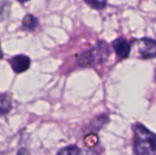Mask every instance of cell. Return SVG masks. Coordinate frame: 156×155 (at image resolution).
I'll return each mask as SVG.
<instances>
[{
	"label": "cell",
	"instance_id": "1",
	"mask_svg": "<svg viewBox=\"0 0 156 155\" xmlns=\"http://www.w3.org/2000/svg\"><path fill=\"white\" fill-rule=\"evenodd\" d=\"M133 151L135 155H156V134L142 124H135Z\"/></svg>",
	"mask_w": 156,
	"mask_h": 155
},
{
	"label": "cell",
	"instance_id": "2",
	"mask_svg": "<svg viewBox=\"0 0 156 155\" xmlns=\"http://www.w3.org/2000/svg\"><path fill=\"white\" fill-rule=\"evenodd\" d=\"M110 54L107 44L99 42L92 48L82 53L79 58V65L82 68H90L104 62Z\"/></svg>",
	"mask_w": 156,
	"mask_h": 155
},
{
	"label": "cell",
	"instance_id": "3",
	"mask_svg": "<svg viewBox=\"0 0 156 155\" xmlns=\"http://www.w3.org/2000/svg\"><path fill=\"white\" fill-rule=\"evenodd\" d=\"M137 47L144 58H151L156 56V41L153 39L141 38L137 40Z\"/></svg>",
	"mask_w": 156,
	"mask_h": 155
},
{
	"label": "cell",
	"instance_id": "4",
	"mask_svg": "<svg viewBox=\"0 0 156 155\" xmlns=\"http://www.w3.org/2000/svg\"><path fill=\"white\" fill-rule=\"evenodd\" d=\"M9 63L16 73H22L29 69L30 58L25 55H17L13 57Z\"/></svg>",
	"mask_w": 156,
	"mask_h": 155
},
{
	"label": "cell",
	"instance_id": "5",
	"mask_svg": "<svg viewBox=\"0 0 156 155\" xmlns=\"http://www.w3.org/2000/svg\"><path fill=\"white\" fill-rule=\"evenodd\" d=\"M113 48L116 52V54L122 58H126L131 52V45L128 43L127 40L123 38H117L113 41L112 43Z\"/></svg>",
	"mask_w": 156,
	"mask_h": 155
},
{
	"label": "cell",
	"instance_id": "6",
	"mask_svg": "<svg viewBox=\"0 0 156 155\" xmlns=\"http://www.w3.org/2000/svg\"><path fill=\"white\" fill-rule=\"evenodd\" d=\"M22 25H23L24 28H26V29H27L29 31H33L37 26L38 21H37V19L34 16H32V15H27L23 18Z\"/></svg>",
	"mask_w": 156,
	"mask_h": 155
},
{
	"label": "cell",
	"instance_id": "7",
	"mask_svg": "<svg viewBox=\"0 0 156 155\" xmlns=\"http://www.w3.org/2000/svg\"><path fill=\"white\" fill-rule=\"evenodd\" d=\"M11 100L6 95H0V116L4 115L11 110Z\"/></svg>",
	"mask_w": 156,
	"mask_h": 155
},
{
	"label": "cell",
	"instance_id": "8",
	"mask_svg": "<svg viewBox=\"0 0 156 155\" xmlns=\"http://www.w3.org/2000/svg\"><path fill=\"white\" fill-rule=\"evenodd\" d=\"M58 155H80V150L76 146H69L61 149Z\"/></svg>",
	"mask_w": 156,
	"mask_h": 155
},
{
	"label": "cell",
	"instance_id": "9",
	"mask_svg": "<svg viewBox=\"0 0 156 155\" xmlns=\"http://www.w3.org/2000/svg\"><path fill=\"white\" fill-rule=\"evenodd\" d=\"M85 1L96 9H102L103 7H105L108 0H85Z\"/></svg>",
	"mask_w": 156,
	"mask_h": 155
},
{
	"label": "cell",
	"instance_id": "10",
	"mask_svg": "<svg viewBox=\"0 0 156 155\" xmlns=\"http://www.w3.org/2000/svg\"><path fill=\"white\" fill-rule=\"evenodd\" d=\"M3 58V52H2V49H1V47H0V58Z\"/></svg>",
	"mask_w": 156,
	"mask_h": 155
},
{
	"label": "cell",
	"instance_id": "11",
	"mask_svg": "<svg viewBox=\"0 0 156 155\" xmlns=\"http://www.w3.org/2000/svg\"><path fill=\"white\" fill-rule=\"evenodd\" d=\"M17 1H19L20 3H26V2H27V1H29V0H17Z\"/></svg>",
	"mask_w": 156,
	"mask_h": 155
}]
</instances>
